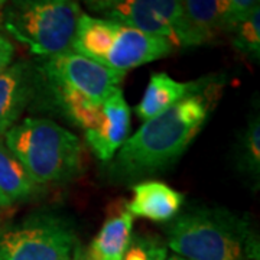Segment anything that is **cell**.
Wrapping results in <instances>:
<instances>
[{
    "label": "cell",
    "mask_w": 260,
    "mask_h": 260,
    "mask_svg": "<svg viewBox=\"0 0 260 260\" xmlns=\"http://www.w3.org/2000/svg\"><path fill=\"white\" fill-rule=\"evenodd\" d=\"M167 246L188 260H259L257 236L242 217L221 208H192L167 227Z\"/></svg>",
    "instance_id": "2"
},
{
    "label": "cell",
    "mask_w": 260,
    "mask_h": 260,
    "mask_svg": "<svg viewBox=\"0 0 260 260\" xmlns=\"http://www.w3.org/2000/svg\"><path fill=\"white\" fill-rule=\"evenodd\" d=\"M225 0H181L177 47L192 48L210 42L224 30Z\"/></svg>",
    "instance_id": "9"
},
{
    "label": "cell",
    "mask_w": 260,
    "mask_h": 260,
    "mask_svg": "<svg viewBox=\"0 0 260 260\" xmlns=\"http://www.w3.org/2000/svg\"><path fill=\"white\" fill-rule=\"evenodd\" d=\"M167 260H188V259H184V257H181V256H178V254H172V256L167 257Z\"/></svg>",
    "instance_id": "26"
},
{
    "label": "cell",
    "mask_w": 260,
    "mask_h": 260,
    "mask_svg": "<svg viewBox=\"0 0 260 260\" xmlns=\"http://www.w3.org/2000/svg\"><path fill=\"white\" fill-rule=\"evenodd\" d=\"M2 23L10 37L38 56L71 51L83 12L78 0H8Z\"/></svg>",
    "instance_id": "4"
},
{
    "label": "cell",
    "mask_w": 260,
    "mask_h": 260,
    "mask_svg": "<svg viewBox=\"0 0 260 260\" xmlns=\"http://www.w3.org/2000/svg\"><path fill=\"white\" fill-rule=\"evenodd\" d=\"M243 168L251 175L259 177L260 172V121L259 117L249 123L243 136L242 148Z\"/></svg>",
    "instance_id": "20"
},
{
    "label": "cell",
    "mask_w": 260,
    "mask_h": 260,
    "mask_svg": "<svg viewBox=\"0 0 260 260\" xmlns=\"http://www.w3.org/2000/svg\"><path fill=\"white\" fill-rule=\"evenodd\" d=\"M104 15L124 26L167 38L177 47L181 0H120Z\"/></svg>",
    "instance_id": "7"
},
{
    "label": "cell",
    "mask_w": 260,
    "mask_h": 260,
    "mask_svg": "<svg viewBox=\"0 0 260 260\" xmlns=\"http://www.w3.org/2000/svg\"><path fill=\"white\" fill-rule=\"evenodd\" d=\"M6 2H8V0H0V9L5 6V3H6Z\"/></svg>",
    "instance_id": "27"
},
{
    "label": "cell",
    "mask_w": 260,
    "mask_h": 260,
    "mask_svg": "<svg viewBox=\"0 0 260 260\" xmlns=\"http://www.w3.org/2000/svg\"><path fill=\"white\" fill-rule=\"evenodd\" d=\"M74 229L55 214H35L0 229V260H71Z\"/></svg>",
    "instance_id": "5"
},
{
    "label": "cell",
    "mask_w": 260,
    "mask_h": 260,
    "mask_svg": "<svg viewBox=\"0 0 260 260\" xmlns=\"http://www.w3.org/2000/svg\"><path fill=\"white\" fill-rule=\"evenodd\" d=\"M185 195L159 181H145L133 186V197L126 208L132 215L167 223L177 217Z\"/></svg>",
    "instance_id": "12"
},
{
    "label": "cell",
    "mask_w": 260,
    "mask_h": 260,
    "mask_svg": "<svg viewBox=\"0 0 260 260\" xmlns=\"http://www.w3.org/2000/svg\"><path fill=\"white\" fill-rule=\"evenodd\" d=\"M218 77L198 93L143 121L113 156L110 175L116 179L145 177L165 169L181 158L204 127L221 94Z\"/></svg>",
    "instance_id": "1"
},
{
    "label": "cell",
    "mask_w": 260,
    "mask_h": 260,
    "mask_svg": "<svg viewBox=\"0 0 260 260\" xmlns=\"http://www.w3.org/2000/svg\"><path fill=\"white\" fill-rule=\"evenodd\" d=\"M259 8V0H225L224 30L233 32L243 20L250 16L253 10Z\"/></svg>",
    "instance_id": "21"
},
{
    "label": "cell",
    "mask_w": 260,
    "mask_h": 260,
    "mask_svg": "<svg viewBox=\"0 0 260 260\" xmlns=\"http://www.w3.org/2000/svg\"><path fill=\"white\" fill-rule=\"evenodd\" d=\"M38 73L29 62L10 64L0 74V135H5L25 112L37 93Z\"/></svg>",
    "instance_id": "11"
},
{
    "label": "cell",
    "mask_w": 260,
    "mask_h": 260,
    "mask_svg": "<svg viewBox=\"0 0 260 260\" xmlns=\"http://www.w3.org/2000/svg\"><path fill=\"white\" fill-rule=\"evenodd\" d=\"M174 48V44L167 38L149 35L138 29L120 25L102 65L126 74L136 67L165 58Z\"/></svg>",
    "instance_id": "8"
},
{
    "label": "cell",
    "mask_w": 260,
    "mask_h": 260,
    "mask_svg": "<svg viewBox=\"0 0 260 260\" xmlns=\"http://www.w3.org/2000/svg\"><path fill=\"white\" fill-rule=\"evenodd\" d=\"M38 184L26 169L0 140V191L10 203H18L34 197Z\"/></svg>",
    "instance_id": "16"
},
{
    "label": "cell",
    "mask_w": 260,
    "mask_h": 260,
    "mask_svg": "<svg viewBox=\"0 0 260 260\" xmlns=\"http://www.w3.org/2000/svg\"><path fill=\"white\" fill-rule=\"evenodd\" d=\"M5 145L38 185L64 182L81 171L80 139L49 119H25L5 133Z\"/></svg>",
    "instance_id": "3"
},
{
    "label": "cell",
    "mask_w": 260,
    "mask_h": 260,
    "mask_svg": "<svg viewBox=\"0 0 260 260\" xmlns=\"http://www.w3.org/2000/svg\"><path fill=\"white\" fill-rule=\"evenodd\" d=\"M52 88H67L102 104L120 90L124 75L73 51L48 56L41 68Z\"/></svg>",
    "instance_id": "6"
},
{
    "label": "cell",
    "mask_w": 260,
    "mask_h": 260,
    "mask_svg": "<svg viewBox=\"0 0 260 260\" xmlns=\"http://www.w3.org/2000/svg\"><path fill=\"white\" fill-rule=\"evenodd\" d=\"M15 56V47L9 38L0 34V74L12 64Z\"/></svg>",
    "instance_id": "22"
},
{
    "label": "cell",
    "mask_w": 260,
    "mask_h": 260,
    "mask_svg": "<svg viewBox=\"0 0 260 260\" xmlns=\"http://www.w3.org/2000/svg\"><path fill=\"white\" fill-rule=\"evenodd\" d=\"M12 203H10L9 200L5 197V195L2 194V191H0V210H3V208H9Z\"/></svg>",
    "instance_id": "25"
},
{
    "label": "cell",
    "mask_w": 260,
    "mask_h": 260,
    "mask_svg": "<svg viewBox=\"0 0 260 260\" xmlns=\"http://www.w3.org/2000/svg\"><path fill=\"white\" fill-rule=\"evenodd\" d=\"M120 23L109 19H99L83 13L78 20L71 51L102 64Z\"/></svg>",
    "instance_id": "15"
},
{
    "label": "cell",
    "mask_w": 260,
    "mask_h": 260,
    "mask_svg": "<svg viewBox=\"0 0 260 260\" xmlns=\"http://www.w3.org/2000/svg\"><path fill=\"white\" fill-rule=\"evenodd\" d=\"M71 260H91L90 259V256H88V253L87 250L81 247L80 244H77L74 249V253H73V257Z\"/></svg>",
    "instance_id": "24"
},
{
    "label": "cell",
    "mask_w": 260,
    "mask_h": 260,
    "mask_svg": "<svg viewBox=\"0 0 260 260\" xmlns=\"http://www.w3.org/2000/svg\"><path fill=\"white\" fill-rule=\"evenodd\" d=\"M133 230V215L120 208L104 221L87 250L91 260H121L129 246Z\"/></svg>",
    "instance_id": "14"
},
{
    "label": "cell",
    "mask_w": 260,
    "mask_h": 260,
    "mask_svg": "<svg viewBox=\"0 0 260 260\" xmlns=\"http://www.w3.org/2000/svg\"><path fill=\"white\" fill-rule=\"evenodd\" d=\"M233 45L244 55L259 61L260 56V9L253 10L249 18L243 20L233 30Z\"/></svg>",
    "instance_id": "18"
},
{
    "label": "cell",
    "mask_w": 260,
    "mask_h": 260,
    "mask_svg": "<svg viewBox=\"0 0 260 260\" xmlns=\"http://www.w3.org/2000/svg\"><path fill=\"white\" fill-rule=\"evenodd\" d=\"M67 116L84 132L99 127L102 120V104L90 102L85 97L67 88H54Z\"/></svg>",
    "instance_id": "17"
},
{
    "label": "cell",
    "mask_w": 260,
    "mask_h": 260,
    "mask_svg": "<svg viewBox=\"0 0 260 260\" xmlns=\"http://www.w3.org/2000/svg\"><path fill=\"white\" fill-rule=\"evenodd\" d=\"M84 5L88 6V9L95 10V12H107L109 9H112L114 5H117L120 0H81Z\"/></svg>",
    "instance_id": "23"
},
{
    "label": "cell",
    "mask_w": 260,
    "mask_h": 260,
    "mask_svg": "<svg viewBox=\"0 0 260 260\" xmlns=\"http://www.w3.org/2000/svg\"><path fill=\"white\" fill-rule=\"evenodd\" d=\"M168 246L156 236L132 234L121 260H167Z\"/></svg>",
    "instance_id": "19"
},
{
    "label": "cell",
    "mask_w": 260,
    "mask_h": 260,
    "mask_svg": "<svg viewBox=\"0 0 260 260\" xmlns=\"http://www.w3.org/2000/svg\"><path fill=\"white\" fill-rule=\"evenodd\" d=\"M130 107L117 90L102 103V120L99 127L85 132V140L97 158L107 162L119 152L129 138Z\"/></svg>",
    "instance_id": "10"
},
{
    "label": "cell",
    "mask_w": 260,
    "mask_h": 260,
    "mask_svg": "<svg viewBox=\"0 0 260 260\" xmlns=\"http://www.w3.org/2000/svg\"><path fill=\"white\" fill-rule=\"evenodd\" d=\"M211 78L213 77H204L195 81L181 83L171 78L165 73L153 74L150 77L148 87L140 103L136 106L135 112L140 120H149L168 110L174 104L186 99L188 95L201 91L211 81Z\"/></svg>",
    "instance_id": "13"
}]
</instances>
